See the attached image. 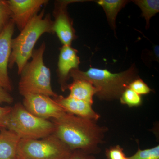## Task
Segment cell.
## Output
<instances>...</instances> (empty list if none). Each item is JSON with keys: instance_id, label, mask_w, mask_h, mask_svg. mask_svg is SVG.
Masks as SVG:
<instances>
[{"instance_id": "1", "label": "cell", "mask_w": 159, "mask_h": 159, "mask_svg": "<svg viewBox=\"0 0 159 159\" xmlns=\"http://www.w3.org/2000/svg\"><path fill=\"white\" fill-rule=\"evenodd\" d=\"M54 135L72 152L80 150L89 154L101 151L108 129L98 125L97 121L66 112L58 119H53Z\"/></svg>"}, {"instance_id": "2", "label": "cell", "mask_w": 159, "mask_h": 159, "mask_svg": "<svg viewBox=\"0 0 159 159\" xmlns=\"http://www.w3.org/2000/svg\"><path fill=\"white\" fill-rule=\"evenodd\" d=\"M70 77L89 81L97 89L95 96L100 100L110 101L119 99L129 84L139 77L136 67L132 65L128 70L119 73L95 68H90L87 71L73 70Z\"/></svg>"}, {"instance_id": "3", "label": "cell", "mask_w": 159, "mask_h": 159, "mask_svg": "<svg viewBox=\"0 0 159 159\" xmlns=\"http://www.w3.org/2000/svg\"><path fill=\"white\" fill-rule=\"evenodd\" d=\"M45 9H42L20 31L17 37L11 40L9 68L11 69L16 65L19 75L31 59L34 46L41 36L45 33L54 34L53 21L49 13L45 15Z\"/></svg>"}, {"instance_id": "4", "label": "cell", "mask_w": 159, "mask_h": 159, "mask_svg": "<svg viewBox=\"0 0 159 159\" xmlns=\"http://www.w3.org/2000/svg\"><path fill=\"white\" fill-rule=\"evenodd\" d=\"M46 48L43 42L38 48L34 49L31 61L26 64L20 74L18 89L23 97L28 94H37L54 98L58 95L52 89L51 70L44 61Z\"/></svg>"}, {"instance_id": "5", "label": "cell", "mask_w": 159, "mask_h": 159, "mask_svg": "<svg viewBox=\"0 0 159 159\" xmlns=\"http://www.w3.org/2000/svg\"><path fill=\"white\" fill-rule=\"evenodd\" d=\"M6 129L20 139H39L54 133V125L53 122L34 116L18 102L11 107Z\"/></svg>"}, {"instance_id": "6", "label": "cell", "mask_w": 159, "mask_h": 159, "mask_svg": "<svg viewBox=\"0 0 159 159\" xmlns=\"http://www.w3.org/2000/svg\"><path fill=\"white\" fill-rule=\"evenodd\" d=\"M72 152L53 134L39 139H21L18 159H68Z\"/></svg>"}, {"instance_id": "7", "label": "cell", "mask_w": 159, "mask_h": 159, "mask_svg": "<svg viewBox=\"0 0 159 159\" xmlns=\"http://www.w3.org/2000/svg\"><path fill=\"white\" fill-rule=\"evenodd\" d=\"M88 1L57 0L54 2L53 15V31L56 34L63 45L71 46L77 38L73 25V20L68 11V6L73 3L82 2Z\"/></svg>"}, {"instance_id": "8", "label": "cell", "mask_w": 159, "mask_h": 159, "mask_svg": "<svg viewBox=\"0 0 159 159\" xmlns=\"http://www.w3.org/2000/svg\"><path fill=\"white\" fill-rule=\"evenodd\" d=\"M22 104L31 114L41 119H58L65 111L51 97L42 94H31L24 96Z\"/></svg>"}, {"instance_id": "9", "label": "cell", "mask_w": 159, "mask_h": 159, "mask_svg": "<svg viewBox=\"0 0 159 159\" xmlns=\"http://www.w3.org/2000/svg\"><path fill=\"white\" fill-rule=\"evenodd\" d=\"M12 14L11 20L20 31L35 15L48 0H7Z\"/></svg>"}, {"instance_id": "10", "label": "cell", "mask_w": 159, "mask_h": 159, "mask_svg": "<svg viewBox=\"0 0 159 159\" xmlns=\"http://www.w3.org/2000/svg\"><path fill=\"white\" fill-rule=\"evenodd\" d=\"M15 26L11 20L0 34V86L9 92H11L13 89L8 74V68Z\"/></svg>"}, {"instance_id": "11", "label": "cell", "mask_w": 159, "mask_h": 159, "mask_svg": "<svg viewBox=\"0 0 159 159\" xmlns=\"http://www.w3.org/2000/svg\"><path fill=\"white\" fill-rule=\"evenodd\" d=\"M78 52L72 46L62 45L60 48L57 73L58 82L63 92L67 89L71 71L79 69L80 61L77 55Z\"/></svg>"}, {"instance_id": "12", "label": "cell", "mask_w": 159, "mask_h": 159, "mask_svg": "<svg viewBox=\"0 0 159 159\" xmlns=\"http://www.w3.org/2000/svg\"><path fill=\"white\" fill-rule=\"evenodd\" d=\"M53 99L68 113L96 121H98L100 118V115L94 110L92 107L93 105L89 102L69 96L64 97L57 95V97Z\"/></svg>"}, {"instance_id": "13", "label": "cell", "mask_w": 159, "mask_h": 159, "mask_svg": "<svg viewBox=\"0 0 159 159\" xmlns=\"http://www.w3.org/2000/svg\"><path fill=\"white\" fill-rule=\"evenodd\" d=\"M20 138L7 129L0 130V159H18Z\"/></svg>"}, {"instance_id": "14", "label": "cell", "mask_w": 159, "mask_h": 159, "mask_svg": "<svg viewBox=\"0 0 159 159\" xmlns=\"http://www.w3.org/2000/svg\"><path fill=\"white\" fill-rule=\"evenodd\" d=\"M70 91V97L83 100L93 105V97L97 90L89 81L82 79H73V81L68 86Z\"/></svg>"}, {"instance_id": "15", "label": "cell", "mask_w": 159, "mask_h": 159, "mask_svg": "<svg viewBox=\"0 0 159 159\" xmlns=\"http://www.w3.org/2000/svg\"><path fill=\"white\" fill-rule=\"evenodd\" d=\"M105 12L109 25L116 34V19L120 10L130 2L127 0H98L95 1Z\"/></svg>"}, {"instance_id": "16", "label": "cell", "mask_w": 159, "mask_h": 159, "mask_svg": "<svg viewBox=\"0 0 159 159\" xmlns=\"http://www.w3.org/2000/svg\"><path fill=\"white\" fill-rule=\"evenodd\" d=\"M133 2L138 6L142 11V16L146 21L145 29H148L150 26V20L159 11L158 0H134Z\"/></svg>"}, {"instance_id": "17", "label": "cell", "mask_w": 159, "mask_h": 159, "mask_svg": "<svg viewBox=\"0 0 159 159\" xmlns=\"http://www.w3.org/2000/svg\"><path fill=\"white\" fill-rule=\"evenodd\" d=\"M119 99L121 104L129 107H138L142 103V96L129 88L123 92Z\"/></svg>"}, {"instance_id": "18", "label": "cell", "mask_w": 159, "mask_h": 159, "mask_svg": "<svg viewBox=\"0 0 159 159\" xmlns=\"http://www.w3.org/2000/svg\"><path fill=\"white\" fill-rule=\"evenodd\" d=\"M12 14L7 0H0V34L9 24Z\"/></svg>"}, {"instance_id": "19", "label": "cell", "mask_w": 159, "mask_h": 159, "mask_svg": "<svg viewBox=\"0 0 159 159\" xmlns=\"http://www.w3.org/2000/svg\"><path fill=\"white\" fill-rule=\"evenodd\" d=\"M128 158L129 159H159V145L145 149L139 147L136 153Z\"/></svg>"}, {"instance_id": "20", "label": "cell", "mask_w": 159, "mask_h": 159, "mask_svg": "<svg viewBox=\"0 0 159 159\" xmlns=\"http://www.w3.org/2000/svg\"><path fill=\"white\" fill-rule=\"evenodd\" d=\"M129 88L140 95H147L153 90L141 78L138 77L129 84Z\"/></svg>"}, {"instance_id": "21", "label": "cell", "mask_w": 159, "mask_h": 159, "mask_svg": "<svg viewBox=\"0 0 159 159\" xmlns=\"http://www.w3.org/2000/svg\"><path fill=\"white\" fill-rule=\"evenodd\" d=\"M123 151L119 145L111 146L106 150V156L107 159H123L126 157Z\"/></svg>"}, {"instance_id": "22", "label": "cell", "mask_w": 159, "mask_h": 159, "mask_svg": "<svg viewBox=\"0 0 159 159\" xmlns=\"http://www.w3.org/2000/svg\"><path fill=\"white\" fill-rule=\"evenodd\" d=\"M11 107L0 106V130L6 129L7 122L9 114L11 111Z\"/></svg>"}, {"instance_id": "23", "label": "cell", "mask_w": 159, "mask_h": 159, "mask_svg": "<svg viewBox=\"0 0 159 159\" xmlns=\"http://www.w3.org/2000/svg\"><path fill=\"white\" fill-rule=\"evenodd\" d=\"M13 102V97L9 92L0 86V103L11 104Z\"/></svg>"}, {"instance_id": "24", "label": "cell", "mask_w": 159, "mask_h": 159, "mask_svg": "<svg viewBox=\"0 0 159 159\" xmlns=\"http://www.w3.org/2000/svg\"><path fill=\"white\" fill-rule=\"evenodd\" d=\"M68 159H97L93 155L89 154L80 150L72 152Z\"/></svg>"}, {"instance_id": "25", "label": "cell", "mask_w": 159, "mask_h": 159, "mask_svg": "<svg viewBox=\"0 0 159 159\" xmlns=\"http://www.w3.org/2000/svg\"><path fill=\"white\" fill-rule=\"evenodd\" d=\"M129 159L128 157H126L124 158V159Z\"/></svg>"}]
</instances>
